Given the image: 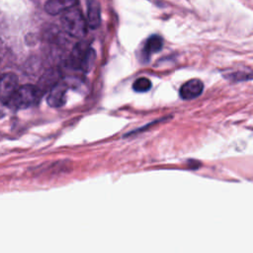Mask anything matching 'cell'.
I'll return each instance as SVG.
<instances>
[{
  "label": "cell",
  "mask_w": 253,
  "mask_h": 253,
  "mask_svg": "<svg viewBox=\"0 0 253 253\" xmlns=\"http://www.w3.org/2000/svg\"><path fill=\"white\" fill-rule=\"evenodd\" d=\"M19 88V79L15 73L8 72L0 77V100L6 104Z\"/></svg>",
  "instance_id": "3957f363"
},
{
  "label": "cell",
  "mask_w": 253,
  "mask_h": 253,
  "mask_svg": "<svg viewBox=\"0 0 253 253\" xmlns=\"http://www.w3.org/2000/svg\"><path fill=\"white\" fill-rule=\"evenodd\" d=\"M86 24L91 29H97L101 24V7L97 0H87Z\"/></svg>",
  "instance_id": "8992f818"
},
{
  "label": "cell",
  "mask_w": 253,
  "mask_h": 253,
  "mask_svg": "<svg viewBox=\"0 0 253 253\" xmlns=\"http://www.w3.org/2000/svg\"><path fill=\"white\" fill-rule=\"evenodd\" d=\"M59 81V73L56 69H48L46 70L39 80V83L36 85L40 93L42 95L47 90H50L52 86H54Z\"/></svg>",
  "instance_id": "52a82bcc"
},
{
  "label": "cell",
  "mask_w": 253,
  "mask_h": 253,
  "mask_svg": "<svg viewBox=\"0 0 253 253\" xmlns=\"http://www.w3.org/2000/svg\"><path fill=\"white\" fill-rule=\"evenodd\" d=\"M150 88H151V82L146 77H139L132 84V89L138 93L147 92Z\"/></svg>",
  "instance_id": "7c38bea8"
},
{
  "label": "cell",
  "mask_w": 253,
  "mask_h": 253,
  "mask_svg": "<svg viewBox=\"0 0 253 253\" xmlns=\"http://www.w3.org/2000/svg\"><path fill=\"white\" fill-rule=\"evenodd\" d=\"M63 30L73 38H82L86 34L87 24L81 11L73 7L63 13L60 19Z\"/></svg>",
  "instance_id": "7a4b0ae2"
},
{
  "label": "cell",
  "mask_w": 253,
  "mask_h": 253,
  "mask_svg": "<svg viewBox=\"0 0 253 253\" xmlns=\"http://www.w3.org/2000/svg\"><path fill=\"white\" fill-rule=\"evenodd\" d=\"M68 90V84L65 81H58L51 87L47 95V104L52 108H60L66 102V93Z\"/></svg>",
  "instance_id": "277c9868"
},
{
  "label": "cell",
  "mask_w": 253,
  "mask_h": 253,
  "mask_svg": "<svg viewBox=\"0 0 253 253\" xmlns=\"http://www.w3.org/2000/svg\"><path fill=\"white\" fill-rule=\"evenodd\" d=\"M162 46H163V40L160 36H157V35L150 36L145 42L144 47L142 49L143 58L144 59L149 58L152 54L160 51Z\"/></svg>",
  "instance_id": "9c48e42d"
},
{
  "label": "cell",
  "mask_w": 253,
  "mask_h": 253,
  "mask_svg": "<svg viewBox=\"0 0 253 253\" xmlns=\"http://www.w3.org/2000/svg\"><path fill=\"white\" fill-rule=\"evenodd\" d=\"M204 90V84L200 79H191L184 83L179 91L183 100H193L199 97Z\"/></svg>",
  "instance_id": "5b68a950"
},
{
  "label": "cell",
  "mask_w": 253,
  "mask_h": 253,
  "mask_svg": "<svg viewBox=\"0 0 253 253\" xmlns=\"http://www.w3.org/2000/svg\"><path fill=\"white\" fill-rule=\"evenodd\" d=\"M77 0H47L44 10L50 15H58L75 7Z\"/></svg>",
  "instance_id": "ba28073f"
},
{
  "label": "cell",
  "mask_w": 253,
  "mask_h": 253,
  "mask_svg": "<svg viewBox=\"0 0 253 253\" xmlns=\"http://www.w3.org/2000/svg\"><path fill=\"white\" fill-rule=\"evenodd\" d=\"M42 96L36 85H23L19 86L6 105L14 110L27 109L36 105Z\"/></svg>",
  "instance_id": "6da1fadb"
},
{
  "label": "cell",
  "mask_w": 253,
  "mask_h": 253,
  "mask_svg": "<svg viewBox=\"0 0 253 253\" xmlns=\"http://www.w3.org/2000/svg\"><path fill=\"white\" fill-rule=\"evenodd\" d=\"M95 59H96V52L92 47L89 46L82 56V59L79 64V69L85 73L89 72L95 64Z\"/></svg>",
  "instance_id": "30bf717a"
},
{
  "label": "cell",
  "mask_w": 253,
  "mask_h": 253,
  "mask_svg": "<svg viewBox=\"0 0 253 253\" xmlns=\"http://www.w3.org/2000/svg\"><path fill=\"white\" fill-rule=\"evenodd\" d=\"M89 46L85 43V42H78L72 49L71 54H70V64L73 68L79 69V64L80 61L82 59V56L84 54V52L86 51V49Z\"/></svg>",
  "instance_id": "8fae6325"
}]
</instances>
